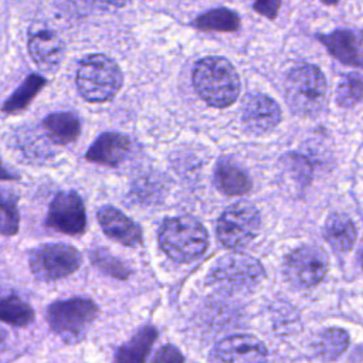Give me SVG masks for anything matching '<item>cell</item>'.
<instances>
[{
  "mask_svg": "<svg viewBox=\"0 0 363 363\" xmlns=\"http://www.w3.org/2000/svg\"><path fill=\"white\" fill-rule=\"evenodd\" d=\"M193 84L201 99L216 108L235 102L240 94V78L233 64L223 57H206L193 68Z\"/></svg>",
  "mask_w": 363,
  "mask_h": 363,
  "instance_id": "cell-1",
  "label": "cell"
},
{
  "mask_svg": "<svg viewBox=\"0 0 363 363\" xmlns=\"http://www.w3.org/2000/svg\"><path fill=\"white\" fill-rule=\"evenodd\" d=\"M159 244L172 259L190 262L206 252L208 234L204 225L194 217L177 216L163 221L159 231Z\"/></svg>",
  "mask_w": 363,
  "mask_h": 363,
  "instance_id": "cell-2",
  "label": "cell"
},
{
  "mask_svg": "<svg viewBox=\"0 0 363 363\" xmlns=\"http://www.w3.org/2000/svg\"><path fill=\"white\" fill-rule=\"evenodd\" d=\"M328 95V84L322 71L312 64L294 67L285 79V98L291 109L303 116L318 115Z\"/></svg>",
  "mask_w": 363,
  "mask_h": 363,
  "instance_id": "cell-3",
  "label": "cell"
},
{
  "mask_svg": "<svg viewBox=\"0 0 363 363\" xmlns=\"http://www.w3.org/2000/svg\"><path fill=\"white\" fill-rule=\"evenodd\" d=\"M122 85L118 64L104 54H89L79 62L77 86L89 102H105L115 96Z\"/></svg>",
  "mask_w": 363,
  "mask_h": 363,
  "instance_id": "cell-4",
  "label": "cell"
},
{
  "mask_svg": "<svg viewBox=\"0 0 363 363\" xmlns=\"http://www.w3.org/2000/svg\"><path fill=\"white\" fill-rule=\"evenodd\" d=\"M98 316V306L88 298H69L52 302L47 309L50 328L65 342H79Z\"/></svg>",
  "mask_w": 363,
  "mask_h": 363,
  "instance_id": "cell-5",
  "label": "cell"
},
{
  "mask_svg": "<svg viewBox=\"0 0 363 363\" xmlns=\"http://www.w3.org/2000/svg\"><path fill=\"white\" fill-rule=\"evenodd\" d=\"M217 237L230 250L247 247L261 230L258 210L250 203H235L223 211L217 221Z\"/></svg>",
  "mask_w": 363,
  "mask_h": 363,
  "instance_id": "cell-6",
  "label": "cell"
},
{
  "mask_svg": "<svg viewBox=\"0 0 363 363\" xmlns=\"http://www.w3.org/2000/svg\"><path fill=\"white\" fill-rule=\"evenodd\" d=\"M79 265V252L72 245L62 242L43 244L30 254L31 272L41 281H55L68 277Z\"/></svg>",
  "mask_w": 363,
  "mask_h": 363,
  "instance_id": "cell-7",
  "label": "cell"
},
{
  "mask_svg": "<svg viewBox=\"0 0 363 363\" xmlns=\"http://www.w3.org/2000/svg\"><path fill=\"white\" fill-rule=\"evenodd\" d=\"M284 272L286 279L298 288L315 286L328 272V257L319 247H299L286 257Z\"/></svg>",
  "mask_w": 363,
  "mask_h": 363,
  "instance_id": "cell-8",
  "label": "cell"
},
{
  "mask_svg": "<svg viewBox=\"0 0 363 363\" xmlns=\"http://www.w3.org/2000/svg\"><path fill=\"white\" fill-rule=\"evenodd\" d=\"M262 277V265L245 254L224 255L211 269V279L228 289H248L257 285Z\"/></svg>",
  "mask_w": 363,
  "mask_h": 363,
  "instance_id": "cell-9",
  "label": "cell"
},
{
  "mask_svg": "<svg viewBox=\"0 0 363 363\" xmlns=\"http://www.w3.org/2000/svg\"><path fill=\"white\" fill-rule=\"evenodd\" d=\"M45 224L50 228L68 235L81 234L86 224L81 197L75 191L58 193L48 207Z\"/></svg>",
  "mask_w": 363,
  "mask_h": 363,
  "instance_id": "cell-10",
  "label": "cell"
},
{
  "mask_svg": "<svg viewBox=\"0 0 363 363\" xmlns=\"http://www.w3.org/2000/svg\"><path fill=\"white\" fill-rule=\"evenodd\" d=\"M267 356L264 343L247 333L221 339L210 353L213 363H267Z\"/></svg>",
  "mask_w": 363,
  "mask_h": 363,
  "instance_id": "cell-11",
  "label": "cell"
},
{
  "mask_svg": "<svg viewBox=\"0 0 363 363\" xmlns=\"http://www.w3.org/2000/svg\"><path fill=\"white\" fill-rule=\"evenodd\" d=\"M281 122L279 105L264 94L248 95L242 105V123L252 135H264Z\"/></svg>",
  "mask_w": 363,
  "mask_h": 363,
  "instance_id": "cell-12",
  "label": "cell"
},
{
  "mask_svg": "<svg viewBox=\"0 0 363 363\" xmlns=\"http://www.w3.org/2000/svg\"><path fill=\"white\" fill-rule=\"evenodd\" d=\"M318 40L340 62L363 67V34L360 31L335 30L330 34L318 35Z\"/></svg>",
  "mask_w": 363,
  "mask_h": 363,
  "instance_id": "cell-13",
  "label": "cell"
},
{
  "mask_svg": "<svg viewBox=\"0 0 363 363\" xmlns=\"http://www.w3.org/2000/svg\"><path fill=\"white\" fill-rule=\"evenodd\" d=\"M28 52L38 68L47 72H54L60 68L64 60L65 47L55 33L43 28L30 35Z\"/></svg>",
  "mask_w": 363,
  "mask_h": 363,
  "instance_id": "cell-14",
  "label": "cell"
},
{
  "mask_svg": "<svg viewBox=\"0 0 363 363\" xmlns=\"http://www.w3.org/2000/svg\"><path fill=\"white\" fill-rule=\"evenodd\" d=\"M96 217L104 233L112 240L128 247H136L142 242L140 227L121 210L104 206L98 210Z\"/></svg>",
  "mask_w": 363,
  "mask_h": 363,
  "instance_id": "cell-15",
  "label": "cell"
},
{
  "mask_svg": "<svg viewBox=\"0 0 363 363\" xmlns=\"http://www.w3.org/2000/svg\"><path fill=\"white\" fill-rule=\"evenodd\" d=\"M129 147L130 140L126 135L105 132L99 135L89 146V149L86 150V159L98 164L116 166L125 159Z\"/></svg>",
  "mask_w": 363,
  "mask_h": 363,
  "instance_id": "cell-16",
  "label": "cell"
},
{
  "mask_svg": "<svg viewBox=\"0 0 363 363\" xmlns=\"http://www.w3.org/2000/svg\"><path fill=\"white\" fill-rule=\"evenodd\" d=\"M216 187L230 196H242L250 191L251 180L248 174L230 159H221L214 170Z\"/></svg>",
  "mask_w": 363,
  "mask_h": 363,
  "instance_id": "cell-17",
  "label": "cell"
},
{
  "mask_svg": "<svg viewBox=\"0 0 363 363\" xmlns=\"http://www.w3.org/2000/svg\"><path fill=\"white\" fill-rule=\"evenodd\" d=\"M156 337V328L150 325L140 328L116 350L115 363H145Z\"/></svg>",
  "mask_w": 363,
  "mask_h": 363,
  "instance_id": "cell-18",
  "label": "cell"
},
{
  "mask_svg": "<svg viewBox=\"0 0 363 363\" xmlns=\"http://www.w3.org/2000/svg\"><path fill=\"white\" fill-rule=\"evenodd\" d=\"M323 237L333 250L347 252L354 245L356 227L349 216L335 213L330 214L325 223Z\"/></svg>",
  "mask_w": 363,
  "mask_h": 363,
  "instance_id": "cell-19",
  "label": "cell"
},
{
  "mask_svg": "<svg viewBox=\"0 0 363 363\" xmlns=\"http://www.w3.org/2000/svg\"><path fill=\"white\" fill-rule=\"evenodd\" d=\"M47 136L57 145H68L74 142L81 132V122L75 113L57 112L43 121Z\"/></svg>",
  "mask_w": 363,
  "mask_h": 363,
  "instance_id": "cell-20",
  "label": "cell"
},
{
  "mask_svg": "<svg viewBox=\"0 0 363 363\" xmlns=\"http://www.w3.org/2000/svg\"><path fill=\"white\" fill-rule=\"evenodd\" d=\"M281 177L291 190L299 193L312 179V166L306 157L296 153H288L281 157Z\"/></svg>",
  "mask_w": 363,
  "mask_h": 363,
  "instance_id": "cell-21",
  "label": "cell"
},
{
  "mask_svg": "<svg viewBox=\"0 0 363 363\" xmlns=\"http://www.w3.org/2000/svg\"><path fill=\"white\" fill-rule=\"evenodd\" d=\"M193 26L203 31L231 33L240 28V17L235 11L230 9L218 7L200 14L193 21Z\"/></svg>",
  "mask_w": 363,
  "mask_h": 363,
  "instance_id": "cell-22",
  "label": "cell"
},
{
  "mask_svg": "<svg viewBox=\"0 0 363 363\" xmlns=\"http://www.w3.org/2000/svg\"><path fill=\"white\" fill-rule=\"evenodd\" d=\"M45 85V78L38 74H31L26 78V81L14 91L13 95L4 102L3 111L6 113H16L24 109L31 99L37 95V92Z\"/></svg>",
  "mask_w": 363,
  "mask_h": 363,
  "instance_id": "cell-23",
  "label": "cell"
},
{
  "mask_svg": "<svg viewBox=\"0 0 363 363\" xmlns=\"http://www.w3.org/2000/svg\"><path fill=\"white\" fill-rule=\"evenodd\" d=\"M349 346V333L340 328L325 329L316 340V352L325 360L337 359Z\"/></svg>",
  "mask_w": 363,
  "mask_h": 363,
  "instance_id": "cell-24",
  "label": "cell"
},
{
  "mask_svg": "<svg viewBox=\"0 0 363 363\" xmlns=\"http://www.w3.org/2000/svg\"><path fill=\"white\" fill-rule=\"evenodd\" d=\"M34 319L31 306L17 295H7L1 299V320L11 326H27Z\"/></svg>",
  "mask_w": 363,
  "mask_h": 363,
  "instance_id": "cell-25",
  "label": "cell"
},
{
  "mask_svg": "<svg viewBox=\"0 0 363 363\" xmlns=\"http://www.w3.org/2000/svg\"><path fill=\"white\" fill-rule=\"evenodd\" d=\"M363 101V75L350 72L342 77L336 89V102L342 108H352Z\"/></svg>",
  "mask_w": 363,
  "mask_h": 363,
  "instance_id": "cell-26",
  "label": "cell"
},
{
  "mask_svg": "<svg viewBox=\"0 0 363 363\" xmlns=\"http://www.w3.org/2000/svg\"><path fill=\"white\" fill-rule=\"evenodd\" d=\"M89 257L95 267H98L102 272L118 278V279H126L130 274V269L115 255H112L106 248H96L92 252H89Z\"/></svg>",
  "mask_w": 363,
  "mask_h": 363,
  "instance_id": "cell-27",
  "label": "cell"
},
{
  "mask_svg": "<svg viewBox=\"0 0 363 363\" xmlns=\"http://www.w3.org/2000/svg\"><path fill=\"white\" fill-rule=\"evenodd\" d=\"M18 230V211L16 200L11 194L3 193L1 196V234L11 235Z\"/></svg>",
  "mask_w": 363,
  "mask_h": 363,
  "instance_id": "cell-28",
  "label": "cell"
},
{
  "mask_svg": "<svg viewBox=\"0 0 363 363\" xmlns=\"http://www.w3.org/2000/svg\"><path fill=\"white\" fill-rule=\"evenodd\" d=\"M152 363H184V356L173 345H163L153 356Z\"/></svg>",
  "mask_w": 363,
  "mask_h": 363,
  "instance_id": "cell-29",
  "label": "cell"
},
{
  "mask_svg": "<svg viewBox=\"0 0 363 363\" xmlns=\"http://www.w3.org/2000/svg\"><path fill=\"white\" fill-rule=\"evenodd\" d=\"M279 6H281L279 1H258V3H254V9L258 13L268 17V18H275Z\"/></svg>",
  "mask_w": 363,
  "mask_h": 363,
  "instance_id": "cell-30",
  "label": "cell"
},
{
  "mask_svg": "<svg viewBox=\"0 0 363 363\" xmlns=\"http://www.w3.org/2000/svg\"><path fill=\"white\" fill-rule=\"evenodd\" d=\"M360 264H362V268H363V252L360 254Z\"/></svg>",
  "mask_w": 363,
  "mask_h": 363,
  "instance_id": "cell-31",
  "label": "cell"
}]
</instances>
